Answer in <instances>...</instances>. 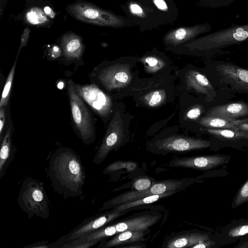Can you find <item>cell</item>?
Masks as SVG:
<instances>
[{"label":"cell","instance_id":"obj_8","mask_svg":"<svg viewBox=\"0 0 248 248\" xmlns=\"http://www.w3.org/2000/svg\"><path fill=\"white\" fill-rule=\"evenodd\" d=\"M68 12L77 20L100 26L119 27L124 20L113 13L86 2H78L68 6Z\"/></svg>","mask_w":248,"mask_h":248},{"label":"cell","instance_id":"obj_36","mask_svg":"<svg viewBox=\"0 0 248 248\" xmlns=\"http://www.w3.org/2000/svg\"><path fill=\"white\" fill-rule=\"evenodd\" d=\"M153 1L159 9L163 11L168 10V7L164 0H153Z\"/></svg>","mask_w":248,"mask_h":248},{"label":"cell","instance_id":"obj_23","mask_svg":"<svg viewBox=\"0 0 248 248\" xmlns=\"http://www.w3.org/2000/svg\"><path fill=\"white\" fill-rule=\"evenodd\" d=\"M144 235L142 230L125 231L116 235L105 244L104 247L110 248L114 246L141 241Z\"/></svg>","mask_w":248,"mask_h":248},{"label":"cell","instance_id":"obj_13","mask_svg":"<svg viewBox=\"0 0 248 248\" xmlns=\"http://www.w3.org/2000/svg\"><path fill=\"white\" fill-rule=\"evenodd\" d=\"M216 69L224 83L233 89L248 92V69L230 63L218 64Z\"/></svg>","mask_w":248,"mask_h":248},{"label":"cell","instance_id":"obj_38","mask_svg":"<svg viewBox=\"0 0 248 248\" xmlns=\"http://www.w3.org/2000/svg\"><path fill=\"white\" fill-rule=\"evenodd\" d=\"M130 8L131 11L135 15L142 16L143 14L141 8L137 4H131Z\"/></svg>","mask_w":248,"mask_h":248},{"label":"cell","instance_id":"obj_34","mask_svg":"<svg viewBox=\"0 0 248 248\" xmlns=\"http://www.w3.org/2000/svg\"><path fill=\"white\" fill-rule=\"evenodd\" d=\"M211 5L214 7H224L229 5L235 0H210Z\"/></svg>","mask_w":248,"mask_h":248},{"label":"cell","instance_id":"obj_21","mask_svg":"<svg viewBox=\"0 0 248 248\" xmlns=\"http://www.w3.org/2000/svg\"><path fill=\"white\" fill-rule=\"evenodd\" d=\"M206 234L200 233H188L176 236L170 240L166 247L169 248H191L199 243L209 240Z\"/></svg>","mask_w":248,"mask_h":248},{"label":"cell","instance_id":"obj_2","mask_svg":"<svg viewBox=\"0 0 248 248\" xmlns=\"http://www.w3.org/2000/svg\"><path fill=\"white\" fill-rule=\"evenodd\" d=\"M246 41H248V24H233L198 38L186 46L192 52L213 54L225 47Z\"/></svg>","mask_w":248,"mask_h":248},{"label":"cell","instance_id":"obj_33","mask_svg":"<svg viewBox=\"0 0 248 248\" xmlns=\"http://www.w3.org/2000/svg\"><path fill=\"white\" fill-rule=\"evenodd\" d=\"M30 32L31 30L28 27L25 28L21 36L20 44L17 52L19 54L21 48L26 46L29 39Z\"/></svg>","mask_w":248,"mask_h":248},{"label":"cell","instance_id":"obj_25","mask_svg":"<svg viewBox=\"0 0 248 248\" xmlns=\"http://www.w3.org/2000/svg\"><path fill=\"white\" fill-rule=\"evenodd\" d=\"M145 71L150 74L161 72L167 68L168 63L163 59L155 55H148L143 57L140 60Z\"/></svg>","mask_w":248,"mask_h":248},{"label":"cell","instance_id":"obj_24","mask_svg":"<svg viewBox=\"0 0 248 248\" xmlns=\"http://www.w3.org/2000/svg\"><path fill=\"white\" fill-rule=\"evenodd\" d=\"M202 130L223 140H237L248 139V133L233 129L204 128Z\"/></svg>","mask_w":248,"mask_h":248},{"label":"cell","instance_id":"obj_28","mask_svg":"<svg viewBox=\"0 0 248 248\" xmlns=\"http://www.w3.org/2000/svg\"><path fill=\"white\" fill-rule=\"evenodd\" d=\"M18 55L19 53H17L15 62L10 71L5 84L4 85L0 98V108H2V107H6L8 104Z\"/></svg>","mask_w":248,"mask_h":248},{"label":"cell","instance_id":"obj_30","mask_svg":"<svg viewBox=\"0 0 248 248\" xmlns=\"http://www.w3.org/2000/svg\"><path fill=\"white\" fill-rule=\"evenodd\" d=\"M248 201V180L239 191L235 200V205L238 206Z\"/></svg>","mask_w":248,"mask_h":248},{"label":"cell","instance_id":"obj_27","mask_svg":"<svg viewBox=\"0 0 248 248\" xmlns=\"http://www.w3.org/2000/svg\"><path fill=\"white\" fill-rule=\"evenodd\" d=\"M27 21L34 25H42L49 22V19L44 12L39 7L30 9L25 14Z\"/></svg>","mask_w":248,"mask_h":248},{"label":"cell","instance_id":"obj_3","mask_svg":"<svg viewBox=\"0 0 248 248\" xmlns=\"http://www.w3.org/2000/svg\"><path fill=\"white\" fill-rule=\"evenodd\" d=\"M130 120L129 115L124 113L122 108H115L94 157V163H101L111 151L118 148L125 142L129 133Z\"/></svg>","mask_w":248,"mask_h":248},{"label":"cell","instance_id":"obj_40","mask_svg":"<svg viewBox=\"0 0 248 248\" xmlns=\"http://www.w3.org/2000/svg\"><path fill=\"white\" fill-rule=\"evenodd\" d=\"M236 130L248 133V122L243 123L239 124Z\"/></svg>","mask_w":248,"mask_h":248},{"label":"cell","instance_id":"obj_39","mask_svg":"<svg viewBox=\"0 0 248 248\" xmlns=\"http://www.w3.org/2000/svg\"><path fill=\"white\" fill-rule=\"evenodd\" d=\"M44 11L47 16L53 18L55 16V14L53 10L49 7L46 6L44 8Z\"/></svg>","mask_w":248,"mask_h":248},{"label":"cell","instance_id":"obj_35","mask_svg":"<svg viewBox=\"0 0 248 248\" xmlns=\"http://www.w3.org/2000/svg\"><path fill=\"white\" fill-rule=\"evenodd\" d=\"M5 121V107L0 108V141H2V134Z\"/></svg>","mask_w":248,"mask_h":248},{"label":"cell","instance_id":"obj_14","mask_svg":"<svg viewBox=\"0 0 248 248\" xmlns=\"http://www.w3.org/2000/svg\"><path fill=\"white\" fill-rule=\"evenodd\" d=\"M122 212L114 210L110 213L95 217L86 222L85 221L83 224L79 225L65 236L62 237L61 241L64 245L93 232L120 216Z\"/></svg>","mask_w":248,"mask_h":248},{"label":"cell","instance_id":"obj_15","mask_svg":"<svg viewBox=\"0 0 248 248\" xmlns=\"http://www.w3.org/2000/svg\"><path fill=\"white\" fill-rule=\"evenodd\" d=\"M225 157L218 155H207L177 158L170 162V166L192 168L206 170L215 168L225 163Z\"/></svg>","mask_w":248,"mask_h":248},{"label":"cell","instance_id":"obj_32","mask_svg":"<svg viewBox=\"0 0 248 248\" xmlns=\"http://www.w3.org/2000/svg\"><path fill=\"white\" fill-rule=\"evenodd\" d=\"M248 233V224H243L232 228L228 235L231 237L241 236Z\"/></svg>","mask_w":248,"mask_h":248},{"label":"cell","instance_id":"obj_19","mask_svg":"<svg viewBox=\"0 0 248 248\" xmlns=\"http://www.w3.org/2000/svg\"><path fill=\"white\" fill-rule=\"evenodd\" d=\"M61 46L64 56L70 60L80 59L84 47L82 38L74 33L64 34L62 38Z\"/></svg>","mask_w":248,"mask_h":248},{"label":"cell","instance_id":"obj_7","mask_svg":"<svg viewBox=\"0 0 248 248\" xmlns=\"http://www.w3.org/2000/svg\"><path fill=\"white\" fill-rule=\"evenodd\" d=\"M68 93L74 125L82 140L85 143L90 144L94 140V122L85 102L76 92L71 79L68 81Z\"/></svg>","mask_w":248,"mask_h":248},{"label":"cell","instance_id":"obj_11","mask_svg":"<svg viewBox=\"0 0 248 248\" xmlns=\"http://www.w3.org/2000/svg\"><path fill=\"white\" fill-rule=\"evenodd\" d=\"M186 183V181L185 180H166L155 183L146 190H134L123 193L106 202L104 206L106 208L117 206L147 196L176 191L177 190H180L182 187H184Z\"/></svg>","mask_w":248,"mask_h":248},{"label":"cell","instance_id":"obj_5","mask_svg":"<svg viewBox=\"0 0 248 248\" xmlns=\"http://www.w3.org/2000/svg\"><path fill=\"white\" fill-rule=\"evenodd\" d=\"M158 218L157 216L149 215L133 217L111 226L101 228L85 236L64 244L62 248H72L74 245L88 242H93L96 244L103 238L125 231H145L154 225L157 221Z\"/></svg>","mask_w":248,"mask_h":248},{"label":"cell","instance_id":"obj_29","mask_svg":"<svg viewBox=\"0 0 248 248\" xmlns=\"http://www.w3.org/2000/svg\"><path fill=\"white\" fill-rule=\"evenodd\" d=\"M204 111L203 106L200 104L193 105L185 112L184 119L189 121H196Z\"/></svg>","mask_w":248,"mask_h":248},{"label":"cell","instance_id":"obj_16","mask_svg":"<svg viewBox=\"0 0 248 248\" xmlns=\"http://www.w3.org/2000/svg\"><path fill=\"white\" fill-rule=\"evenodd\" d=\"M185 82L187 90L203 94L207 102L213 101L217 95L214 87L205 76L193 69L187 70L185 73Z\"/></svg>","mask_w":248,"mask_h":248},{"label":"cell","instance_id":"obj_31","mask_svg":"<svg viewBox=\"0 0 248 248\" xmlns=\"http://www.w3.org/2000/svg\"><path fill=\"white\" fill-rule=\"evenodd\" d=\"M154 183L148 178H143L135 181L133 186L136 190L143 191L148 189Z\"/></svg>","mask_w":248,"mask_h":248},{"label":"cell","instance_id":"obj_10","mask_svg":"<svg viewBox=\"0 0 248 248\" xmlns=\"http://www.w3.org/2000/svg\"><path fill=\"white\" fill-rule=\"evenodd\" d=\"M149 84L142 87L134 88V98L137 103L141 106L155 108L160 107L171 99L172 87L169 79L161 77L158 79H152Z\"/></svg>","mask_w":248,"mask_h":248},{"label":"cell","instance_id":"obj_26","mask_svg":"<svg viewBox=\"0 0 248 248\" xmlns=\"http://www.w3.org/2000/svg\"><path fill=\"white\" fill-rule=\"evenodd\" d=\"M176 191L168 192L162 194L151 195L140 198L131 202L120 204L117 206L115 210L116 211L123 212L126 209H128L134 206L154 202L159 199L173 194L176 193Z\"/></svg>","mask_w":248,"mask_h":248},{"label":"cell","instance_id":"obj_4","mask_svg":"<svg viewBox=\"0 0 248 248\" xmlns=\"http://www.w3.org/2000/svg\"><path fill=\"white\" fill-rule=\"evenodd\" d=\"M17 201L19 206L30 217L35 215L48 218L49 211L47 195L42 184L35 179L29 178L23 182Z\"/></svg>","mask_w":248,"mask_h":248},{"label":"cell","instance_id":"obj_20","mask_svg":"<svg viewBox=\"0 0 248 248\" xmlns=\"http://www.w3.org/2000/svg\"><path fill=\"white\" fill-rule=\"evenodd\" d=\"M205 128H225L236 129L237 126L245 122H248V118L231 119L218 116H204L196 121Z\"/></svg>","mask_w":248,"mask_h":248},{"label":"cell","instance_id":"obj_17","mask_svg":"<svg viewBox=\"0 0 248 248\" xmlns=\"http://www.w3.org/2000/svg\"><path fill=\"white\" fill-rule=\"evenodd\" d=\"M211 29V26L208 23L180 28L167 34L164 38V41L166 44L176 46L193 39L200 34L209 32Z\"/></svg>","mask_w":248,"mask_h":248},{"label":"cell","instance_id":"obj_37","mask_svg":"<svg viewBox=\"0 0 248 248\" xmlns=\"http://www.w3.org/2000/svg\"><path fill=\"white\" fill-rule=\"evenodd\" d=\"M214 244V242L210 240L199 243L192 246L191 248H206L211 247Z\"/></svg>","mask_w":248,"mask_h":248},{"label":"cell","instance_id":"obj_9","mask_svg":"<svg viewBox=\"0 0 248 248\" xmlns=\"http://www.w3.org/2000/svg\"><path fill=\"white\" fill-rule=\"evenodd\" d=\"M76 92L104 122L110 120L115 109L111 96L95 84L80 85L74 82Z\"/></svg>","mask_w":248,"mask_h":248},{"label":"cell","instance_id":"obj_12","mask_svg":"<svg viewBox=\"0 0 248 248\" xmlns=\"http://www.w3.org/2000/svg\"><path fill=\"white\" fill-rule=\"evenodd\" d=\"M156 148L165 152H185L208 147L210 142L202 139L173 135L155 141Z\"/></svg>","mask_w":248,"mask_h":248},{"label":"cell","instance_id":"obj_18","mask_svg":"<svg viewBox=\"0 0 248 248\" xmlns=\"http://www.w3.org/2000/svg\"><path fill=\"white\" fill-rule=\"evenodd\" d=\"M247 115H248V104L242 102L215 106L209 109L205 115L231 119H237Z\"/></svg>","mask_w":248,"mask_h":248},{"label":"cell","instance_id":"obj_22","mask_svg":"<svg viewBox=\"0 0 248 248\" xmlns=\"http://www.w3.org/2000/svg\"><path fill=\"white\" fill-rule=\"evenodd\" d=\"M11 130L8 129L1 142L0 151V179L4 175L7 169L13 160L15 151L12 150L11 143Z\"/></svg>","mask_w":248,"mask_h":248},{"label":"cell","instance_id":"obj_1","mask_svg":"<svg viewBox=\"0 0 248 248\" xmlns=\"http://www.w3.org/2000/svg\"><path fill=\"white\" fill-rule=\"evenodd\" d=\"M47 174L54 190L64 197L83 193L86 175L79 157L72 150L60 148L49 158Z\"/></svg>","mask_w":248,"mask_h":248},{"label":"cell","instance_id":"obj_6","mask_svg":"<svg viewBox=\"0 0 248 248\" xmlns=\"http://www.w3.org/2000/svg\"><path fill=\"white\" fill-rule=\"evenodd\" d=\"M134 62L119 61L107 64L98 70L97 79L108 92L120 91L134 83Z\"/></svg>","mask_w":248,"mask_h":248}]
</instances>
